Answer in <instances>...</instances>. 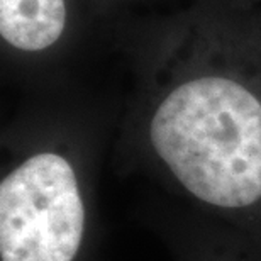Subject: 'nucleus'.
<instances>
[{
  "instance_id": "obj_1",
  "label": "nucleus",
  "mask_w": 261,
  "mask_h": 261,
  "mask_svg": "<svg viewBox=\"0 0 261 261\" xmlns=\"http://www.w3.org/2000/svg\"><path fill=\"white\" fill-rule=\"evenodd\" d=\"M160 178L221 226L261 238V88L238 73L178 76L151 107Z\"/></svg>"
},
{
  "instance_id": "obj_2",
  "label": "nucleus",
  "mask_w": 261,
  "mask_h": 261,
  "mask_svg": "<svg viewBox=\"0 0 261 261\" xmlns=\"http://www.w3.org/2000/svg\"><path fill=\"white\" fill-rule=\"evenodd\" d=\"M90 231L88 176L58 148L4 165L0 261H83Z\"/></svg>"
},
{
  "instance_id": "obj_3",
  "label": "nucleus",
  "mask_w": 261,
  "mask_h": 261,
  "mask_svg": "<svg viewBox=\"0 0 261 261\" xmlns=\"http://www.w3.org/2000/svg\"><path fill=\"white\" fill-rule=\"evenodd\" d=\"M65 22V0H0V34L15 49H48L61 38Z\"/></svg>"
},
{
  "instance_id": "obj_4",
  "label": "nucleus",
  "mask_w": 261,
  "mask_h": 261,
  "mask_svg": "<svg viewBox=\"0 0 261 261\" xmlns=\"http://www.w3.org/2000/svg\"><path fill=\"white\" fill-rule=\"evenodd\" d=\"M184 261H261V238L216 226L187 244Z\"/></svg>"
}]
</instances>
